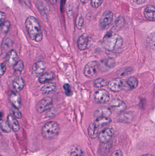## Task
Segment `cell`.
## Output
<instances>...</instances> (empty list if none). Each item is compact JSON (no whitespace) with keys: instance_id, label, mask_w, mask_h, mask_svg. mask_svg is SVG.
<instances>
[{"instance_id":"6da1fadb","label":"cell","mask_w":155,"mask_h":156,"mask_svg":"<svg viewBox=\"0 0 155 156\" xmlns=\"http://www.w3.org/2000/svg\"><path fill=\"white\" fill-rule=\"evenodd\" d=\"M25 25L31 39L38 42L42 40L43 35L41 27L35 17L32 16L28 17L25 21Z\"/></svg>"},{"instance_id":"7a4b0ae2","label":"cell","mask_w":155,"mask_h":156,"mask_svg":"<svg viewBox=\"0 0 155 156\" xmlns=\"http://www.w3.org/2000/svg\"><path fill=\"white\" fill-rule=\"evenodd\" d=\"M123 44V38L113 32H109L104 37V48L109 52L119 50Z\"/></svg>"},{"instance_id":"3957f363","label":"cell","mask_w":155,"mask_h":156,"mask_svg":"<svg viewBox=\"0 0 155 156\" xmlns=\"http://www.w3.org/2000/svg\"><path fill=\"white\" fill-rule=\"evenodd\" d=\"M59 132V126L55 122H49L46 123L42 128V133L43 136L47 139L56 138Z\"/></svg>"},{"instance_id":"277c9868","label":"cell","mask_w":155,"mask_h":156,"mask_svg":"<svg viewBox=\"0 0 155 156\" xmlns=\"http://www.w3.org/2000/svg\"><path fill=\"white\" fill-rule=\"evenodd\" d=\"M107 86L111 90L115 92L130 89L126 81L121 78H116L111 80L108 82Z\"/></svg>"},{"instance_id":"5b68a950","label":"cell","mask_w":155,"mask_h":156,"mask_svg":"<svg viewBox=\"0 0 155 156\" xmlns=\"http://www.w3.org/2000/svg\"><path fill=\"white\" fill-rule=\"evenodd\" d=\"M98 63L96 61H91L88 62L84 69V74L86 77L93 79L97 75Z\"/></svg>"},{"instance_id":"8992f818","label":"cell","mask_w":155,"mask_h":156,"mask_svg":"<svg viewBox=\"0 0 155 156\" xmlns=\"http://www.w3.org/2000/svg\"><path fill=\"white\" fill-rule=\"evenodd\" d=\"M113 18V14L110 11H106L101 16L99 21L100 27L106 29L109 27Z\"/></svg>"},{"instance_id":"52a82bcc","label":"cell","mask_w":155,"mask_h":156,"mask_svg":"<svg viewBox=\"0 0 155 156\" xmlns=\"http://www.w3.org/2000/svg\"><path fill=\"white\" fill-rule=\"evenodd\" d=\"M52 105V99L50 97H46L39 101L36 105L37 112L39 113H42L45 111L49 110Z\"/></svg>"},{"instance_id":"ba28073f","label":"cell","mask_w":155,"mask_h":156,"mask_svg":"<svg viewBox=\"0 0 155 156\" xmlns=\"http://www.w3.org/2000/svg\"><path fill=\"white\" fill-rule=\"evenodd\" d=\"M110 99V94L106 90L101 89L95 93L94 99L97 103H106L109 101Z\"/></svg>"},{"instance_id":"9c48e42d","label":"cell","mask_w":155,"mask_h":156,"mask_svg":"<svg viewBox=\"0 0 155 156\" xmlns=\"http://www.w3.org/2000/svg\"><path fill=\"white\" fill-rule=\"evenodd\" d=\"M114 133L113 129L111 127L105 128L100 132L98 135V139L101 143H106L110 142Z\"/></svg>"},{"instance_id":"30bf717a","label":"cell","mask_w":155,"mask_h":156,"mask_svg":"<svg viewBox=\"0 0 155 156\" xmlns=\"http://www.w3.org/2000/svg\"><path fill=\"white\" fill-rule=\"evenodd\" d=\"M18 57L15 50L12 49L9 51L5 58V63L7 66L9 68L14 66L18 61Z\"/></svg>"},{"instance_id":"8fae6325","label":"cell","mask_w":155,"mask_h":156,"mask_svg":"<svg viewBox=\"0 0 155 156\" xmlns=\"http://www.w3.org/2000/svg\"><path fill=\"white\" fill-rule=\"evenodd\" d=\"M110 107L116 112H122L126 109L125 103L118 99H113L110 103Z\"/></svg>"},{"instance_id":"7c38bea8","label":"cell","mask_w":155,"mask_h":156,"mask_svg":"<svg viewBox=\"0 0 155 156\" xmlns=\"http://www.w3.org/2000/svg\"><path fill=\"white\" fill-rule=\"evenodd\" d=\"M45 64L42 61H39L33 64L32 68V75L34 77L42 75L45 69Z\"/></svg>"},{"instance_id":"4fadbf2b","label":"cell","mask_w":155,"mask_h":156,"mask_svg":"<svg viewBox=\"0 0 155 156\" xmlns=\"http://www.w3.org/2000/svg\"><path fill=\"white\" fill-rule=\"evenodd\" d=\"M115 65V62L112 58L104 59L100 61V63L98 64V69L100 70L104 71L113 68Z\"/></svg>"},{"instance_id":"5bb4252c","label":"cell","mask_w":155,"mask_h":156,"mask_svg":"<svg viewBox=\"0 0 155 156\" xmlns=\"http://www.w3.org/2000/svg\"><path fill=\"white\" fill-rule=\"evenodd\" d=\"M9 100L13 106L19 109L22 106L21 97L19 93L12 91L10 93Z\"/></svg>"},{"instance_id":"9a60e30c","label":"cell","mask_w":155,"mask_h":156,"mask_svg":"<svg viewBox=\"0 0 155 156\" xmlns=\"http://www.w3.org/2000/svg\"><path fill=\"white\" fill-rule=\"evenodd\" d=\"M111 122H112V120L109 117L100 116V117H97L96 120L94 122H93V123L95 127L99 130L100 128L109 124Z\"/></svg>"},{"instance_id":"2e32d148","label":"cell","mask_w":155,"mask_h":156,"mask_svg":"<svg viewBox=\"0 0 155 156\" xmlns=\"http://www.w3.org/2000/svg\"><path fill=\"white\" fill-rule=\"evenodd\" d=\"M89 38L86 34H82L78 38L77 45L79 49L81 50H84L87 48L88 46Z\"/></svg>"},{"instance_id":"e0dca14e","label":"cell","mask_w":155,"mask_h":156,"mask_svg":"<svg viewBox=\"0 0 155 156\" xmlns=\"http://www.w3.org/2000/svg\"><path fill=\"white\" fill-rule=\"evenodd\" d=\"M7 122L11 129L14 132H18L20 129L19 123L15 117L11 114L8 115L7 117Z\"/></svg>"},{"instance_id":"ac0fdd59","label":"cell","mask_w":155,"mask_h":156,"mask_svg":"<svg viewBox=\"0 0 155 156\" xmlns=\"http://www.w3.org/2000/svg\"><path fill=\"white\" fill-rule=\"evenodd\" d=\"M56 89V85L53 82H48L41 88V91L43 94H49L55 91Z\"/></svg>"},{"instance_id":"d6986e66","label":"cell","mask_w":155,"mask_h":156,"mask_svg":"<svg viewBox=\"0 0 155 156\" xmlns=\"http://www.w3.org/2000/svg\"><path fill=\"white\" fill-rule=\"evenodd\" d=\"M111 147H112V145L110 142L101 143L98 148V153L101 155H106L110 152Z\"/></svg>"},{"instance_id":"ffe728a7","label":"cell","mask_w":155,"mask_h":156,"mask_svg":"<svg viewBox=\"0 0 155 156\" xmlns=\"http://www.w3.org/2000/svg\"><path fill=\"white\" fill-rule=\"evenodd\" d=\"M12 85L15 91L17 93L20 92L24 87V81L22 78H16L13 81Z\"/></svg>"},{"instance_id":"44dd1931","label":"cell","mask_w":155,"mask_h":156,"mask_svg":"<svg viewBox=\"0 0 155 156\" xmlns=\"http://www.w3.org/2000/svg\"><path fill=\"white\" fill-rule=\"evenodd\" d=\"M55 76V75L53 72H46L40 76L38 80L40 83H45L53 80Z\"/></svg>"},{"instance_id":"7402d4cb","label":"cell","mask_w":155,"mask_h":156,"mask_svg":"<svg viewBox=\"0 0 155 156\" xmlns=\"http://www.w3.org/2000/svg\"><path fill=\"white\" fill-rule=\"evenodd\" d=\"M145 16L148 20L154 21L155 20V9L154 6L149 5L146 8L144 12Z\"/></svg>"},{"instance_id":"603a6c76","label":"cell","mask_w":155,"mask_h":156,"mask_svg":"<svg viewBox=\"0 0 155 156\" xmlns=\"http://www.w3.org/2000/svg\"><path fill=\"white\" fill-rule=\"evenodd\" d=\"M111 113L112 112L109 108L106 107H102L98 108L96 111L95 112V115L97 117H100V116L109 117Z\"/></svg>"},{"instance_id":"cb8c5ba5","label":"cell","mask_w":155,"mask_h":156,"mask_svg":"<svg viewBox=\"0 0 155 156\" xmlns=\"http://www.w3.org/2000/svg\"><path fill=\"white\" fill-rule=\"evenodd\" d=\"M14 74L17 77L20 76L24 69V63L22 60H18L13 66Z\"/></svg>"},{"instance_id":"d4e9b609","label":"cell","mask_w":155,"mask_h":156,"mask_svg":"<svg viewBox=\"0 0 155 156\" xmlns=\"http://www.w3.org/2000/svg\"><path fill=\"white\" fill-rule=\"evenodd\" d=\"M125 20L123 17L122 16H119L117 17L115 22L112 28V32H116L121 29L124 24Z\"/></svg>"},{"instance_id":"484cf974","label":"cell","mask_w":155,"mask_h":156,"mask_svg":"<svg viewBox=\"0 0 155 156\" xmlns=\"http://www.w3.org/2000/svg\"><path fill=\"white\" fill-rule=\"evenodd\" d=\"M70 154L71 156H83V151L79 146L74 145L71 147Z\"/></svg>"},{"instance_id":"4316f807","label":"cell","mask_w":155,"mask_h":156,"mask_svg":"<svg viewBox=\"0 0 155 156\" xmlns=\"http://www.w3.org/2000/svg\"><path fill=\"white\" fill-rule=\"evenodd\" d=\"M88 133L89 136L93 139L96 138L99 133V130L95 127L93 123L89 125L88 129Z\"/></svg>"},{"instance_id":"83f0119b","label":"cell","mask_w":155,"mask_h":156,"mask_svg":"<svg viewBox=\"0 0 155 156\" xmlns=\"http://www.w3.org/2000/svg\"><path fill=\"white\" fill-rule=\"evenodd\" d=\"M133 70L132 68L127 67L120 69L117 71L116 74L119 77H123L130 75L133 73Z\"/></svg>"},{"instance_id":"f1b7e54d","label":"cell","mask_w":155,"mask_h":156,"mask_svg":"<svg viewBox=\"0 0 155 156\" xmlns=\"http://www.w3.org/2000/svg\"><path fill=\"white\" fill-rule=\"evenodd\" d=\"M108 83V81L106 79L98 78L94 81L93 86L95 88H101L107 85Z\"/></svg>"},{"instance_id":"f546056e","label":"cell","mask_w":155,"mask_h":156,"mask_svg":"<svg viewBox=\"0 0 155 156\" xmlns=\"http://www.w3.org/2000/svg\"><path fill=\"white\" fill-rule=\"evenodd\" d=\"M38 6L40 12L42 13L45 14L49 11L48 5L45 0H40V2L38 3Z\"/></svg>"},{"instance_id":"4dcf8cb0","label":"cell","mask_w":155,"mask_h":156,"mask_svg":"<svg viewBox=\"0 0 155 156\" xmlns=\"http://www.w3.org/2000/svg\"><path fill=\"white\" fill-rule=\"evenodd\" d=\"M127 84L130 89H135L137 87L138 84V81L135 77H130L126 81Z\"/></svg>"},{"instance_id":"1f68e13d","label":"cell","mask_w":155,"mask_h":156,"mask_svg":"<svg viewBox=\"0 0 155 156\" xmlns=\"http://www.w3.org/2000/svg\"><path fill=\"white\" fill-rule=\"evenodd\" d=\"M0 128H1V130L5 133H9L11 131V127L9 126L7 122H5V121L2 122L0 123Z\"/></svg>"},{"instance_id":"d6a6232c","label":"cell","mask_w":155,"mask_h":156,"mask_svg":"<svg viewBox=\"0 0 155 156\" xmlns=\"http://www.w3.org/2000/svg\"><path fill=\"white\" fill-rule=\"evenodd\" d=\"M10 26H11V24L9 21L5 22L0 27L1 31L3 34H6L10 29Z\"/></svg>"},{"instance_id":"836d02e7","label":"cell","mask_w":155,"mask_h":156,"mask_svg":"<svg viewBox=\"0 0 155 156\" xmlns=\"http://www.w3.org/2000/svg\"><path fill=\"white\" fill-rule=\"evenodd\" d=\"M76 25L78 29H81L83 28L84 25V20L83 16L81 15H79L76 17Z\"/></svg>"},{"instance_id":"e575fe53","label":"cell","mask_w":155,"mask_h":156,"mask_svg":"<svg viewBox=\"0 0 155 156\" xmlns=\"http://www.w3.org/2000/svg\"><path fill=\"white\" fill-rule=\"evenodd\" d=\"M63 89L65 91L66 95L68 97L72 96V88L70 84L68 83H65L63 85Z\"/></svg>"},{"instance_id":"d590c367","label":"cell","mask_w":155,"mask_h":156,"mask_svg":"<svg viewBox=\"0 0 155 156\" xmlns=\"http://www.w3.org/2000/svg\"><path fill=\"white\" fill-rule=\"evenodd\" d=\"M12 111L14 117L18 118V119L21 118L22 116V114H21V112L19 111V109L16 108L15 106H12Z\"/></svg>"},{"instance_id":"8d00e7d4","label":"cell","mask_w":155,"mask_h":156,"mask_svg":"<svg viewBox=\"0 0 155 156\" xmlns=\"http://www.w3.org/2000/svg\"><path fill=\"white\" fill-rule=\"evenodd\" d=\"M12 41L10 38H6L4 40L2 46L4 48H7L12 46Z\"/></svg>"},{"instance_id":"74e56055","label":"cell","mask_w":155,"mask_h":156,"mask_svg":"<svg viewBox=\"0 0 155 156\" xmlns=\"http://www.w3.org/2000/svg\"><path fill=\"white\" fill-rule=\"evenodd\" d=\"M124 115H122L121 116V118H120V121L122 122L127 123L130 122V121H131V118L130 117V114H123Z\"/></svg>"},{"instance_id":"f35d334b","label":"cell","mask_w":155,"mask_h":156,"mask_svg":"<svg viewBox=\"0 0 155 156\" xmlns=\"http://www.w3.org/2000/svg\"><path fill=\"white\" fill-rule=\"evenodd\" d=\"M103 0H92L91 4L94 8H98L102 4Z\"/></svg>"},{"instance_id":"ab89813d","label":"cell","mask_w":155,"mask_h":156,"mask_svg":"<svg viewBox=\"0 0 155 156\" xmlns=\"http://www.w3.org/2000/svg\"><path fill=\"white\" fill-rule=\"evenodd\" d=\"M6 69V65L5 63L0 64V76H3L5 73Z\"/></svg>"},{"instance_id":"60d3db41","label":"cell","mask_w":155,"mask_h":156,"mask_svg":"<svg viewBox=\"0 0 155 156\" xmlns=\"http://www.w3.org/2000/svg\"><path fill=\"white\" fill-rule=\"evenodd\" d=\"M5 13L3 12H0V27L2 26V25L5 22Z\"/></svg>"},{"instance_id":"b9f144b4","label":"cell","mask_w":155,"mask_h":156,"mask_svg":"<svg viewBox=\"0 0 155 156\" xmlns=\"http://www.w3.org/2000/svg\"><path fill=\"white\" fill-rule=\"evenodd\" d=\"M123 152L120 150H116L114 151L111 156H123Z\"/></svg>"},{"instance_id":"7bdbcfd3","label":"cell","mask_w":155,"mask_h":156,"mask_svg":"<svg viewBox=\"0 0 155 156\" xmlns=\"http://www.w3.org/2000/svg\"><path fill=\"white\" fill-rule=\"evenodd\" d=\"M72 6L70 5H67V15L69 17H71L72 16Z\"/></svg>"},{"instance_id":"ee69618b","label":"cell","mask_w":155,"mask_h":156,"mask_svg":"<svg viewBox=\"0 0 155 156\" xmlns=\"http://www.w3.org/2000/svg\"><path fill=\"white\" fill-rule=\"evenodd\" d=\"M147 0H135L136 2L139 4H142L144 3Z\"/></svg>"},{"instance_id":"f6af8a7d","label":"cell","mask_w":155,"mask_h":156,"mask_svg":"<svg viewBox=\"0 0 155 156\" xmlns=\"http://www.w3.org/2000/svg\"><path fill=\"white\" fill-rule=\"evenodd\" d=\"M49 1L52 4L54 5L56 3V0H49Z\"/></svg>"},{"instance_id":"bcb514c9","label":"cell","mask_w":155,"mask_h":156,"mask_svg":"<svg viewBox=\"0 0 155 156\" xmlns=\"http://www.w3.org/2000/svg\"><path fill=\"white\" fill-rule=\"evenodd\" d=\"M3 115V114L2 112H0V121H2V120Z\"/></svg>"},{"instance_id":"7dc6e473","label":"cell","mask_w":155,"mask_h":156,"mask_svg":"<svg viewBox=\"0 0 155 156\" xmlns=\"http://www.w3.org/2000/svg\"><path fill=\"white\" fill-rule=\"evenodd\" d=\"M89 1V0H81V2L83 3H87Z\"/></svg>"},{"instance_id":"c3c4849f","label":"cell","mask_w":155,"mask_h":156,"mask_svg":"<svg viewBox=\"0 0 155 156\" xmlns=\"http://www.w3.org/2000/svg\"><path fill=\"white\" fill-rule=\"evenodd\" d=\"M141 156H153L151 154H147L143 155Z\"/></svg>"}]
</instances>
